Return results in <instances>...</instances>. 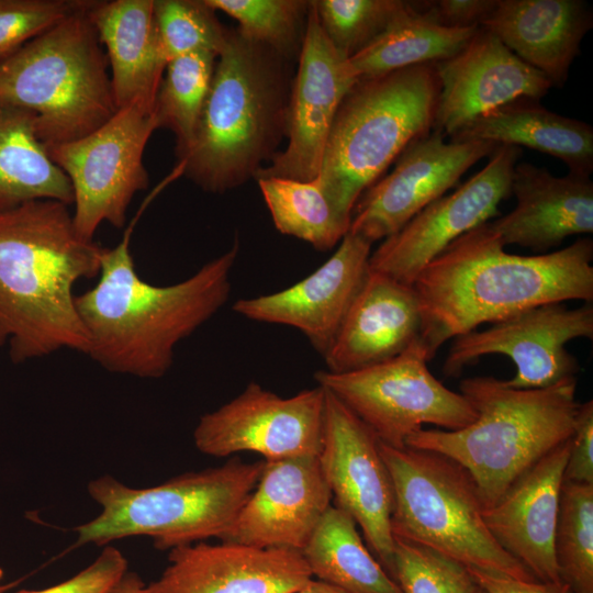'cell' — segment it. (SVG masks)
Returning a JSON list of instances; mask_svg holds the SVG:
<instances>
[{"label": "cell", "instance_id": "b9f144b4", "mask_svg": "<svg viewBox=\"0 0 593 593\" xmlns=\"http://www.w3.org/2000/svg\"><path fill=\"white\" fill-rule=\"evenodd\" d=\"M475 583L484 593H569L563 582L519 580L503 573L468 568Z\"/></svg>", "mask_w": 593, "mask_h": 593}, {"label": "cell", "instance_id": "277c9868", "mask_svg": "<svg viewBox=\"0 0 593 593\" xmlns=\"http://www.w3.org/2000/svg\"><path fill=\"white\" fill-rule=\"evenodd\" d=\"M288 61L237 29L228 30L193 142L179 158L180 174L212 193L256 177L286 136Z\"/></svg>", "mask_w": 593, "mask_h": 593}, {"label": "cell", "instance_id": "484cf974", "mask_svg": "<svg viewBox=\"0 0 593 593\" xmlns=\"http://www.w3.org/2000/svg\"><path fill=\"white\" fill-rule=\"evenodd\" d=\"M154 0L94 1L89 10L105 48L116 108L135 100L155 105L167 60L155 20Z\"/></svg>", "mask_w": 593, "mask_h": 593}, {"label": "cell", "instance_id": "5bb4252c", "mask_svg": "<svg viewBox=\"0 0 593 593\" xmlns=\"http://www.w3.org/2000/svg\"><path fill=\"white\" fill-rule=\"evenodd\" d=\"M379 443L361 419L325 390L324 430L318 455L323 477L336 506L354 518L370 551L392 578L394 495Z\"/></svg>", "mask_w": 593, "mask_h": 593}, {"label": "cell", "instance_id": "f1b7e54d", "mask_svg": "<svg viewBox=\"0 0 593 593\" xmlns=\"http://www.w3.org/2000/svg\"><path fill=\"white\" fill-rule=\"evenodd\" d=\"M314 579L345 593H402L370 549L354 518L331 505L301 550Z\"/></svg>", "mask_w": 593, "mask_h": 593}, {"label": "cell", "instance_id": "836d02e7", "mask_svg": "<svg viewBox=\"0 0 593 593\" xmlns=\"http://www.w3.org/2000/svg\"><path fill=\"white\" fill-rule=\"evenodd\" d=\"M238 22L237 30L290 60L299 56L310 1L304 0H205Z\"/></svg>", "mask_w": 593, "mask_h": 593}, {"label": "cell", "instance_id": "74e56055", "mask_svg": "<svg viewBox=\"0 0 593 593\" xmlns=\"http://www.w3.org/2000/svg\"><path fill=\"white\" fill-rule=\"evenodd\" d=\"M88 0H0V61L70 14Z\"/></svg>", "mask_w": 593, "mask_h": 593}, {"label": "cell", "instance_id": "e0dca14e", "mask_svg": "<svg viewBox=\"0 0 593 593\" xmlns=\"http://www.w3.org/2000/svg\"><path fill=\"white\" fill-rule=\"evenodd\" d=\"M497 146L485 141L446 142L435 130L415 139L393 170L360 195L348 232L372 244L395 234Z\"/></svg>", "mask_w": 593, "mask_h": 593}, {"label": "cell", "instance_id": "1f68e13d", "mask_svg": "<svg viewBox=\"0 0 593 593\" xmlns=\"http://www.w3.org/2000/svg\"><path fill=\"white\" fill-rule=\"evenodd\" d=\"M217 56L199 52L182 55L166 65L154 105L158 128L176 136V155L190 148L211 86Z\"/></svg>", "mask_w": 593, "mask_h": 593}, {"label": "cell", "instance_id": "ee69618b", "mask_svg": "<svg viewBox=\"0 0 593 593\" xmlns=\"http://www.w3.org/2000/svg\"><path fill=\"white\" fill-rule=\"evenodd\" d=\"M292 593H345L344 591L320 581L317 579H311L306 584H304L299 590Z\"/></svg>", "mask_w": 593, "mask_h": 593}, {"label": "cell", "instance_id": "7dc6e473", "mask_svg": "<svg viewBox=\"0 0 593 593\" xmlns=\"http://www.w3.org/2000/svg\"><path fill=\"white\" fill-rule=\"evenodd\" d=\"M569 593H572L571 591H569Z\"/></svg>", "mask_w": 593, "mask_h": 593}, {"label": "cell", "instance_id": "d6986e66", "mask_svg": "<svg viewBox=\"0 0 593 593\" xmlns=\"http://www.w3.org/2000/svg\"><path fill=\"white\" fill-rule=\"evenodd\" d=\"M371 247L372 243L348 232L311 275L281 291L240 299L233 310L251 321L299 329L324 356L369 272Z\"/></svg>", "mask_w": 593, "mask_h": 593}, {"label": "cell", "instance_id": "f6af8a7d", "mask_svg": "<svg viewBox=\"0 0 593 593\" xmlns=\"http://www.w3.org/2000/svg\"><path fill=\"white\" fill-rule=\"evenodd\" d=\"M2 577H3V570L0 568V592H2V590H3L2 585H1Z\"/></svg>", "mask_w": 593, "mask_h": 593}, {"label": "cell", "instance_id": "3957f363", "mask_svg": "<svg viewBox=\"0 0 593 593\" xmlns=\"http://www.w3.org/2000/svg\"><path fill=\"white\" fill-rule=\"evenodd\" d=\"M102 248L78 234L60 201L34 200L0 212V346L12 362L63 349L87 355L74 287L99 276Z\"/></svg>", "mask_w": 593, "mask_h": 593}, {"label": "cell", "instance_id": "bcb514c9", "mask_svg": "<svg viewBox=\"0 0 593 593\" xmlns=\"http://www.w3.org/2000/svg\"><path fill=\"white\" fill-rule=\"evenodd\" d=\"M479 593H484L481 589H480V592Z\"/></svg>", "mask_w": 593, "mask_h": 593}, {"label": "cell", "instance_id": "9c48e42d", "mask_svg": "<svg viewBox=\"0 0 593 593\" xmlns=\"http://www.w3.org/2000/svg\"><path fill=\"white\" fill-rule=\"evenodd\" d=\"M379 446L393 486V536L467 568L537 581L486 528L479 489L462 466L434 451Z\"/></svg>", "mask_w": 593, "mask_h": 593}, {"label": "cell", "instance_id": "7a4b0ae2", "mask_svg": "<svg viewBox=\"0 0 593 593\" xmlns=\"http://www.w3.org/2000/svg\"><path fill=\"white\" fill-rule=\"evenodd\" d=\"M130 233L102 248L98 282L75 302L94 362L109 372L157 379L171 368L177 345L228 300L239 243L187 279L156 286L138 275Z\"/></svg>", "mask_w": 593, "mask_h": 593}, {"label": "cell", "instance_id": "5b68a950", "mask_svg": "<svg viewBox=\"0 0 593 593\" xmlns=\"http://www.w3.org/2000/svg\"><path fill=\"white\" fill-rule=\"evenodd\" d=\"M577 379L540 389H514L493 377L461 381L460 393L477 413L458 430L419 429L406 447L441 454L474 480L484 508L527 469L573 434L581 403Z\"/></svg>", "mask_w": 593, "mask_h": 593}, {"label": "cell", "instance_id": "4dcf8cb0", "mask_svg": "<svg viewBox=\"0 0 593 593\" xmlns=\"http://www.w3.org/2000/svg\"><path fill=\"white\" fill-rule=\"evenodd\" d=\"M276 228L326 251L348 233L351 219L331 200L318 177L301 181L277 177L256 179Z\"/></svg>", "mask_w": 593, "mask_h": 593}, {"label": "cell", "instance_id": "ab89813d", "mask_svg": "<svg viewBox=\"0 0 593 593\" xmlns=\"http://www.w3.org/2000/svg\"><path fill=\"white\" fill-rule=\"evenodd\" d=\"M497 0L411 1L413 10L443 27H480L494 10Z\"/></svg>", "mask_w": 593, "mask_h": 593}, {"label": "cell", "instance_id": "f546056e", "mask_svg": "<svg viewBox=\"0 0 593 593\" xmlns=\"http://www.w3.org/2000/svg\"><path fill=\"white\" fill-rule=\"evenodd\" d=\"M479 27L448 29L407 9L376 40L349 58L358 80L434 64L461 51Z\"/></svg>", "mask_w": 593, "mask_h": 593}, {"label": "cell", "instance_id": "ba28073f", "mask_svg": "<svg viewBox=\"0 0 593 593\" xmlns=\"http://www.w3.org/2000/svg\"><path fill=\"white\" fill-rule=\"evenodd\" d=\"M439 82L434 64L359 79L344 98L318 179L351 219L360 195L415 139L434 127Z\"/></svg>", "mask_w": 593, "mask_h": 593}, {"label": "cell", "instance_id": "7bdbcfd3", "mask_svg": "<svg viewBox=\"0 0 593 593\" xmlns=\"http://www.w3.org/2000/svg\"><path fill=\"white\" fill-rule=\"evenodd\" d=\"M145 583L134 571H126L110 593H142Z\"/></svg>", "mask_w": 593, "mask_h": 593}, {"label": "cell", "instance_id": "4fadbf2b", "mask_svg": "<svg viewBox=\"0 0 593 593\" xmlns=\"http://www.w3.org/2000/svg\"><path fill=\"white\" fill-rule=\"evenodd\" d=\"M325 416L321 385L282 398L250 382L236 398L202 415L193 432L204 455L255 452L265 460L318 456Z\"/></svg>", "mask_w": 593, "mask_h": 593}, {"label": "cell", "instance_id": "d590c367", "mask_svg": "<svg viewBox=\"0 0 593 593\" xmlns=\"http://www.w3.org/2000/svg\"><path fill=\"white\" fill-rule=\"evenodd\" d=\"M154 20L167 63L176 57L222 52L228 30L205 0H154Z\"/></svg>", "mask_w": 593, "mask_h": 593}, {"label": "cell", "instance_id": "8d00e7d4", "mask_svg": "<svg viewBox=\"0 0 593 593\" xmlns=\"http://www.w3.org/2000/svg\"><path fill=\"white\" fill-rule=\"evenodd\" d=\"M394 537L392 578L402 593H479L467 567L425 546Z\"/></svg>", "mask_w": 593, "mask_h": 593}, {"label": "cell", "instance_id": "d4e9b609", "mask_svg": "<svg viewBox=\"0 0 593 593\" xmlns=\"http://www.w3.org/2000/svg\"><path fill=\"white\" fill-rule=\"evenodd\" d=\"M592 25V13L580 0H497L480 27L544 74L552 87H561Z\"/></svg>", "mask_w": 593, "mask_h": 593}, {"label": "cell", "instance_id": "603a6c76", "mask_svg": "<svg viewBox=\"0 0 593 593\" xmlns=\"http://www.w3.org/2000/svg\"><path fill=\"white\" fill-rule=\"evenodd\" d=\"M421 333L422 313L414 288L369 269L323 356L327 371L350 372L392 359L419 343Z\"/></svg>", "mask_w": 593, "mask_h": 593}, {"label": "cell", "instance_id": "7402d4cb", "mask_svg": "<svg viewBox=\"0 0 593 593\" xmlns=\"http://www.w3.org/2000/svg\"><path fill=\"white\" fill-rule=\"evenodd\" d=\"M569 441L527 469L482 513L496 542L540 582H562L553 540Z\"/></svg>", "mask_w": 593, "mask_h": 593}, {"label": "cell", "instance_id": "8fae6325", "mask_svg": "<svg viewBox=\"0 0 593 593\" xmlns=\"http://www.w3.org/2000/svg\"><path fill=\"white\" fill-rule=\"evenodd\" d=\"M157 128L154 104L135 100L90 134L46 147L70 181L72 220L82 238L93 240L103 222L124 226L134 195L148 186L143 156Z\"/></svg>", "mask_w": 593, "mask_h": 593}, {"label": "cell", "instance_id": "ac0fdd59", "mask_svg": "<svg viewBox=\"0 0 593 593\" xmlns=\"http://www.w3.org/2000/svg\"><path fill=\"white\" fill-rule=\"evenodd\" d=\"M439 82L434 130L454 135L478 116L517 99L539 100L550 80L479 27L454 56L434 63Z\"/></svg>", "mask_w": 593, "mask_h": 593}, {"label": "cell", "instance_id": "7c38bea8", "mask_svg": "<svg viewBox=\"0 0 593 593\" xmlns=\"http://www.w3.org/2000/svg\"><path fill=\"white\" fill-rule=\"evenodd\" d=\"M575 338H593V305L569 309L564 302L540 304L454 338L444 372L457 377L474 360L504 355L516 372L504 383L514 389L550 387L579 371L577 358L566 345Z\"/></svg>", "mask_w": 593, "mask_h": 593}, {"label": "cell", "instance_id": "cb8c5ba5", "mask_svg": "<svg viewBox=\"0 0 593 593\" xmlns=\"http://www.w3.org/2000/svg\"><path fill=\"white\" fill-rule=\"evenodd\" d=\"M511 191L515 208L489 222L505 247L517 245L546 254L569 236L593 233L589 176L569 172L556 177L547 169L519 163L513 170Z\"/></svg>", "mask_w": 593, "mask_h": 593}, {"label": "cell", "instance_id": "9a60e30c", "mask_svg": "<svg viewBox=\"0 0 593 593\" xmlns=\"http://www.w3.org/2000/svg\"><path fill=\"white\" fill-rule=\"evenodd\" d=\"M521 153V147L499 145L478 174L383 239L371 251L369 269L412 286L455 239L499 214V204L512 194L513 170Z\"/></svg>", "mask_w": 593, "mask_h": 593}, {"label": "cell", "instance_id": "60d3db41", "mask_svg": "<svg viewBox=\"0 0 593 593\" xmlns=\"http://www.w3.org/2000/svg\"><path fill=\"white\" fill-rule=\"evenodd\" d=\"M563 481L593 484V401L581 403L574 430L569 441V455Z\"/></svg>", "mask_w": 593, "mask_h": 593}, {"label": "cell", "instance_id": "ffe728a7", "mask_svg": "<svg viewBox=\"0 0 593 593\" xmlns=\"http://www.w3.org/2000/svg\"><path fill=\"white\" fill-rule=\"evenodd\" d=\"M332 500L318 456L264 460L255 489L220 541L301 551Z\"/></svg>", "mask_w": 593, "mask_h": 593}, {"label": "cell", "instance_id": "e575fe53", "mask_svg": "<svg viewBox=\"0 0 593 593\" xmlns=\"http://www.w3.org/2000/svg\"><path fill=\"white\" fill-rule=\"evenodd\" d=\"M320 24L336 51L350 58L382 34L406 9L402 0H315Z\"/></svg>", "mask_w": 593, "mask_h": 593}, {"label": "cell", "instance_id": "44dd1931", "mask_svg": "<svg viewBox=\"0 0 593 593\" xmlns=\"http://www.w3.org/2000/svg\"><path fill=\"white\" fill-rule=\"evenodd\" d=\"M169 564L142 593H292L311 579L301 551L203 541L169 550Z\"/></svg>", "mask_w": 593, "mask_h": 593}, {"label": "cell", "instance_id": "4316f807", "mask_svg": "<svg viewBox=\"0 0 593 593\" xmlns=\"http://www.w3.org/2000/svg\"><path fill=\"white\" fill-rule=\"evenodd\" d=\"M451 142L485 141L495 145L526 146L562 160L569 172L593 170V128L541 107L537 100L517 99L491 110L450 136Z\"/></svg>", "mask_w": 593, "mask_h": 593}, {"label": "cell", "instance_id": "d6a6232c", "mask_svg": "<svg viewBox=\"0 0 593 593\" xmlns=\"http://www.w3.org/2000/svg\"><path fill=\"white\" fill-rule=\"evenodd\" d=\"M553 549L560 580L572 593H593V484L563 481Z\"/></svg>", "mask_w": 593, "mask_h": 593}, {"label": "cell", "instance_id": "2e32d148", "mask_svg": "<svg viewBox=\"0 0 593 593\" xmlns=\"http://www.w3.org/2000/svg\"><path fill=\"white\" fill-rule=\"evenodd\" d=\"M298 71L291 85L286 136L288 144L255 179H315L337 111L358 78L349 59L326 37L310 1Z\"/></svg>", "mask_w": 593, "mask_h": 593}, {"label": "cell", "instance_id": "8992f818", "mask_svg": "<svg viewBox=\"0 0 593 593\" xmlns=\"http://www.w3.org/2000/svg\"><path fill=\"white\" fill-rule=\"evenodd\" d=\"M262 467L264 461L231 458L222 466L184 472L144 489L110 474L99 477L87 490L101 513L75 528L76 545L104 547L146 536L155 548L171 550L209 538L220 540L255 489Z\"/></svg>", "mask_w": 593, "mask_h": 593}, {"label": "cell", "instance_id": "52a82bcc", "mask_svg": "<svg viewBox=\"0 0 593 593\" xmlns=\"http://www.w3.org/2000/svg\"><path fill=\"white\" fill-rule=\"evenodd\" d=\"M93 3L0 61V103L32 112L46 147L90 134L118 111Z\"/></svg>", "mask_w": 593, "mask_h": 593}, {"label": "cell", "instance_id": "83f0119b", "mask_svg": "<svg viewBox=\"0 0 593 593\" xmlns=\"http://www.w3.org/2000/svg\"><path fill=\"white\" fill-rule=\"evenodd\" d=\"M42 199L71 205L70 181L40 141L35 115L0 103V212Z\"/></svg>", "mask_w": 593, "mask_h": 593}, {"label": "cell", "instance_id": "30bf717a", "mask_svg": "<svg viewBox=\"0 0 593 593\" xmlns=\"http://www.w3.org/2000/svg\"><path fill=\"white\" fill-rule=\"evenodd\" d=\"M427 362L416 343L381 363L343 373L323 370L314 378L381 443L403 448L406 439L425 424L458 430L477 418L469 401L436 379Z\"/></svg>", "mask_w": 593, "mask_h": 593}, {"label": "cell", "instance_id": "f35d334b", "mask_svg": "<svg viewBox=\"0 0 593 593\" xmlns=\"http://www.w3.org/2000/svg\"><path fill=\"white\" fill-rule=\"evenodd\" d=\"M128 568L124 555L107 545L87 568L70 579L43 590H22L16 593H110Z\"/></svg>", "mask_w": 593, "mask_h": 593}, {"label": "cell", "instance_id": "6da1fadb", "mask_svg": "<svg viewBox=\"0 0 593 593\" xmlns=\"http://www.w3.org/2000/svg\"><path fill=\"white\" fill-rule=\"evenodd\" d=\"M593 242L510 254L489 222L455 239L416 277L419 345L428 361L448 339L550 302L593 301Z\"/></svg>", "mask_w": 593, "mask_h": 593}]
</instances>
